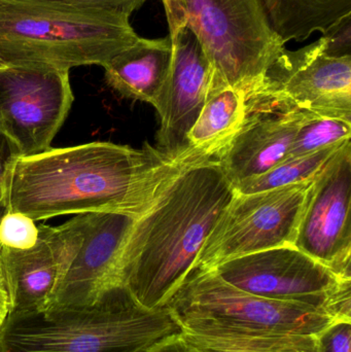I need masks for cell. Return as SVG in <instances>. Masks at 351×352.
<instances>
[{
    "mask_svg": "<svg viewBox=\"0 0 351 352\" xmlns=\"http://www.w3.org/2000/svg\"><path fill=\"white\" fill-rule=\"evenodd\" d=\"M196 158L203 157L189 151L173 158L148 144L141 148L107 142L51 148L12 163L4 178V197L10 212L34 221L96 212L138 217Z\"/></svg>",
    "mask_w": 351,
    "mask_h": 352,
    "instance_id": "1",
    "label": "cell"
},
{
    "mask_svg": "<svg viewBox=\"0 0 351 352\" xmlns=\"http://www.w3.org/2000/svg\"><path fill=\"white\" fill-rule=\"evenodd\" d=\"M235 192L216 159L183 165L134 221L113 285H125L148 309L164 307L193 270Z\"/></svg>",
    "mask_w": 351,
    "mask_h": 352,
    "instance_id": "2",
    "label": "cell"
},
{
    "mask_svg": "<svg viewBox=\"0 0 351 352\" xmlns=\"http://www.w3.org/2000/svg\"><path fill=\"white\" fill-rule=\"evenodd\" d=\"M181 333L167 306L148 309L119 283L87 307L8 314L0 352H148Z\"/></svg>",
    "mask_w": 351,
    "mask_h": 352,
    "instance_id": "3",
    "label": "cell"
},
{
    "mask_svg": "<svg viewBox=\"0 0 351 352\" xmlns=\"http://www.w3.org/2000/svg\"><path fill=\"white\" fill-rule=\"evenodd\" d=\"M139 38L130 16L59 0H0V60L68 70L103 66Z\"/></svg>",
    "mask_w": 351,
    "mask_h": 352,
    "instance_id": "4",
    "label": "cell"
},
{
    "mask_svg": "<svg viewBox=\"0 0 351 352\" xmlns=\"http://www.w3.org/2000/svg\"><path fill=\"white\" fill-rule=\"evenodd\" d=\"M169 31L190 29L212 70V92L232 88L247 98L284 47L259 0H179L165 8Z\"/></svg>",
    "mask_w": 351,
    "mask_h": 352,
    "instance_id": "5",
    "label": "cell"
},
{
    "mask_svg": "<svg viewBox=\"0 0 351 352\" xmlns=\"http://www.w3.org/2000/svg\"><path fill=\"white\" fill-rule=\"evenodd\" d=\"M165 306L183 334L212 338L319 335L337 322L313 306L241 291L212 269L194 268Z\"/></svg>",
    "mask_w": 351,
    "mask_h": 352,
    "instance_id": "6",
    "label": "cell"
},
{
    "mask_svg": "<svg viewBox=\"0 0 351 352\" xmlns=\"http://www.w3.org/2000/svg\"><path fill=\"white\" fill-rule=\"evenodd\" d=\"M229 285L273 301L313 306L351 320V280L296 246L270 248L225 261L212 269Z\"/></svg>",
    "mask_w": 351,
    "mask_h": 352,
    "instance_id": "7",
    "label": "cell"
},
{
    "mask_svg": "<svg viewBox=\"0 0 351 352\" xmlns=\"http://www.w3.org/2000/svg\"><path fill=\"white\" fill-rule=\"evenodd\" d=\"M315 179L251 194L235 192L194 268L214 269L245 254L295 245Z\"/></svg>",
    "mask_w": 351,
    "mask_h": 352,
    "instance_id": "8",
    "label": "cell"
},
{
    "mask_svg": "<svg viewBox=\"0 0 351 352\" xmlns=\"http://www.w3.org/2000/svg\"><path fill=\"white\" fill-rule=\"evenodd\" d=\"M247 101L351 122V55L327 53L323 36L297 51L284 47Z\"/></svg>",
    "mask_w": 351,
    "mask_h": 352,
    "instance_id": "9",
    "label": "cell"
},
{
    "mask_svg": "<svg viewBox=\"0 0 351 352\" xmlns=\"http://www.w3.org/2000/svg\"><path fill=\"white\" fill-rule=\"evenodd\" d=\"M73 101L68 70L30 65L0 68V128L21 157L52 148Z\"/></svg>",
    "mask_w": 351,
    "mask_h": 352,
    "instance_id": "10",
    "label": "cell"
},
{
    "mask_svg": "<svg viewBox=\"0 0 351 352\" xmlns=\"http://www.w3.org/2000/svg\"><path fill=\"white\" fill-rule=\"evenodd\" d=\"M91 213L57 227L39 226L38 238L27 250L1 246L0 264L10 299L8 314L45 311L58 283L80 250Z\"/></svg>",
    "mask_w": 351,
    "mask_h": 352,
    "instance_id": "11",
    "label": "cell"
},
{
    "mask_svg": "<svg viewBox=\"0 0 351 352\" xmlns=\"http://www.w3.org/2000/svg\"><path fill=\"white\" fill-rule=\"evenodd\" d=\"M351 144L317 175L295 245L351 280Z\"/></svg>",
    "mask_w": 351,
    "mask_h": 352,
    "instance_id": "12",
    "label": "cell"
},
{
    "mask_svg": "<svg viewBox=\"0 0 351 352\" xmlns=\"http://www.w3.org/2000/svg\"><path fill=\"white\" fill-rule=\"evenodd\" d=\"M170 72L156 107L160 118L156 148L179 158L187 154V135L212 92V70L196 35L185 27L169 31Z\"/></svg>",
    "mask_w": 351,
    "mask_h": 352,
    "instance_id": "13",
    "label": "cell"
},
{
    "mask_svg": "<svg viewBox=\"0 0 351 352\" xmlns=\"http://www.w3.org/2000/svg\"><path fill=\"white\" fill-rule=\"evenodd\" d=\"M136 219L120 212L91 213L84 241L47 309L93 305L103 291L113 285L117 258Z\"/></svg>",
    "mask_w": 351,
    "mask_h": 352,
    "instance_id": "14",
    "label": "cell"
},
{
    "mask_svg": "<svg viewBox=\"0 0 351 352\" xmlns=\"http://www.w3.org/2000/svg\"><path fill=\"white\" fill-rule=\"evenodd\" d=\"M242 127L216 157L234 188L280 164L309 113L251 105Z\"/></svg>",
    "mask_w": 351,
    "mask_h": 352,
    "instance_id": "15",
    "label": "cell"
},
{
    "mask_svg": "<svg viewBox=\"0 0 351 352\" xmlns=\"http://www.w3.org/2000/svg\"><path fill=\"white\" fill-rule=\"evenodd\" d=\"M172 60L170 37L135 43L113 56L104 65L107 85L125 98L150 103L156 109Z\"/></svg>",
    "mask_w": 351,
    "mask_h": 352,
    "instance_id": "16",
    "label": "cell"
},
{
    "mask_svg": "<svg viewBox=\"0 0 351 352\" xmlns=\"http://www.w3.org/2000/svg\"><path fill=\"white\" fill-rule=\"evenodd\" d=\"M276 34L286 45L315 32L327 34L351 16V0H259Z\"/></svg>",
    "mask_w": 351,
    "mask_h": 352,
    "instance_id": "17",
    "label": "cell"
},
{
    "mask_svg": "<svg viewBox=\"0 0 351 352\" xmlns=\"http://www.w3.org/2000/svg\"><path fill=\"white\" fill-rule=\"evenodd\" d=\"M249 113L245 93L232 88L212 93L188 133V150L216 159L242 127Z\"/></svg>",
    "mask_w": 351,
    "mask_h": 352,
    "instance_id": "18",
    "label": "cell"
},
{
    "mask_svg": "<svg viewBox=\"0 0 351 352\" xmlns=\"http://www.w3.org/2000/svg\"><path fill=\"white\" fill-rule=\"evenodd\" d=\"M350 142L329 146L304 156L284 159L264 175L239 184L235 190L239 194H251L315 179L326 165Z\"/></svg>",
    "mask_w": 351,
    "mask_h": 352,
    "instance_id": "19",
    "label": "cell"
},
{
    "mask_svg": "<svg viewBox=\"0 0 351 352\" xmlns=\"http://www.w3.org/2000/svg\"><path fill=\"white\" fill-rule=\"evenodd\" d=\"M204 352H317V335L212 338L183 334Z\"/></svg>",
    "mask_w": 351,
    "mask_h": 352,
    "instance_id": "20",
    "label": "cell"
},
{
    "mask_svg": "<svg viewBox=\"0 0 351 352\" xmlns=\"http://www.w3.org/2000/svg\"><path fill=\"white\" fill-rule=\"evenodd\" d=\"M351 122L319 117L309 113L299 128L286 159L304 156L336 144L350 142Z\"/></svg>",
    "mask_w": 351,
    "mask_h": 352,
    "instance_id": "21",
    "label": "cell"
},
{
    "mask_svg": "<svg viewBox=\"0 0 351 352\" xmlns=\"http://www.w3.org/2000/svg\"><path fill=\"white\" fill-rule=\"evenodd\" d=\"M38 227L35 221L20 212H8L0 223V245L27 250L36 243Z\"/></svg>",
    "mask_w": 351,
    "mask_h": 352,
    "instance_id": "22",
    "label": "cell"
},
{
    "mask_svg": "<svg viewBox=\"0 0 351 352\" xmlns=\"http://www.w3.org/2000/svg\"><path fill=\"white\" fill-rule=\"evenodd\" d=\"M317 337V352H351V320H337Z\"/></svg>",
    "mask_w": 351,
    "mask_h": 352,
    "instance_id": "23",
    "label": "cell"
},
{
    "mask_svg": "<svg viewBox=\"0 0 351 352\" xmlns=\"http://www.w3.org/2000/svg\"><path fill=\"white\" fill-rule=\"evenodd\" d=\"M19 157H21V155L16 144L0 128V223L10 212L6 205L5 197H4V178L12 163Z\"/></svg>",
    "mask_w": 351,
    "mask_h": 352,
    "instance_id": "24",
    "label": "cell"
},
{
    "mask_svg": "<svg viewBox=\"0 0 351 352\" xmlns=\"http://www.w3.org/2000/svg\"><path fill=\"white\" fill-rule=\"evenodd\" d=\"M72 6L98 10H115L131 16L135 10L144 6L146 0H59Z\"/></svg>",
    "mask_w": 351,
    "mask_h": 352,
    "instance_id": "25",
    "label": "cell"
},
{
    "mask_svg": "<svg viewBox=\"0 0 351 352\" xmlns=\"http://www.w3.org/2000/svg\"><path fill=\"white\" fill-rule=\"evenodd\" d=\"M148 352H204L192 343L183 333L170 337Z\"/></svg>",
    "mask_w": 351,
    "mask_h": 352,
    "instance_id": "26",
    "label": "cell"
},
{
    "mask_svg": "<svg viewBox=\"0 0 351 352\" xmlns=\"http://www.w3.org/2000/svg\"><path fill=\"white\" fill-rule=\"evenodd\" d=\"M8 312H10V299H8L3 271H2L1 264H0V328L3 324L6 316H8Z\"/></svg>",
    "mask_w": 351,
    "mask_h": 352,
    "instance_id": "27",
    "label": "cell"
},
{
    "mask_svg": "<svg viewBox=\"0 0 351 352\" xmlns=\"http://www.w3.org/2000/svg\"><path fill=\"white\" fill-rule=\"evenodd\" d=\"M179 0H162L163 4H164V8L166 6H171V4L177 3Z\"/></svg>",
    "mask_w": 351,
    "mask_h": 352,
    "instance_id": "28",
    "label": "cell"
},
{
    "mask_svg": "<svg viewBox=\"0 0 351 352\" xmlns=\"http://www.w3.org/2000/svg\"><path fill=\"white\" fill-rule=\"evenodd\" d=\"M4 65H6V64H4L3 62L0 60V68L3 67Z\"/></svg>",
    "mask_w": 351,
    "mask_h": 352,
    "instance_id": "29",
    "label": "cell"
}]
</instances>
